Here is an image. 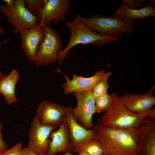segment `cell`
<instances>
[{
    "instance_id": "f546056e",
    "label": "cell",
    "mask_w": 155,
    "mask_h": 155,
    "mask_svg": "<svg viewBox=\"0 0 155 155\" xmlns=\"http://www.w3.org/2000/svg\"><path fill=\"white\" fill-rule=\"evenodd\" d=\"M77 154L78 155H90L86 152L83 150L80 151Z\"/></svg>"
},
{
    "instance_id": "ffe728a7",
    "label": "cell",
    "mask_w": 155,
    "mask_h": 155,
    "mask_svg": "<svg viewBox=\"0 0 155 155\" xmlns=\"http://www.w3.org/2000/svg\"><path fill=\"white\" fill-rule=\"evenodd\" d=\"M95 113H100L107 111L112 101L111 95L107 93L100 95L95 99Z\"/></svg>"
},
{
    "instance_id": "2e32d148",
    "label": "cell",
    "mask_w": 155,
    "mask_h": 155,
    "mask_svg": "<svg viewBox=\"0 0 155 155\" xmlns=\"http://www.w3.org/2000/svg\"><path fill=\"white\" fill-rule=\"evenodd\" d=\"M53 131L50 135L51 140L46 155H55L58 153L72 152V146L67 124L63 123Z\"/></svg>"
},
{
    "instance_id": "83f0119b",
    "label": "cell",
    "mask_w": 155,
    "mask_h": 155,
    "mask_svg": "<svg viewBox=\"0 0 155 155\" xmlns=\"http://www.w3.org/2000/svg\"><path fill=\"white\" fill-rule=\"evenodd\" d=\"M3 1L5 3V5L9 7L13 6L15 2L14 0H3Z\"/></svg>"
},
{
    "instance_id": "7a4b0ae2",
    "label": "cell",
    "mask_w": 155,
    "mask_h": 155,
    "mask_svg": "<svg viewBox=\"0 0 155 155\" xmlns=\"http://www.w3.org/2000/svg\"><path fill=\"white\" fill-rule=\"evenodd\" d=\"M112 101L109 109L96 120L97 124L119 129L135 130L145 118L128 109L121 96L115 92L111 94Z\"/></svg>"
},
{
    "instance_id": "4dcf8cb0",
    "label": "cell",
    "mask_w": 155,
    "mask_h": 155,
    "mask_svg": "<svg viewBox=\"0 0 155 155\" xmlns=\"http://www.w3.org/2000/svg\"><path fill=\"white\" fill-rule=\"evenodd\" d=\"M37 155H46L43 154H37ZM63 155H73V153L71 152H68L66 153H65V154Z\"/></svg>"
},
{
    "instance_id": "ac0fdd59",
    "label": "cell",
    "mask_w": 155,
    "mask_h": 155,
    "mask_svg": "<svg viewBox=\"0 0 155 155\" xmlns=\"http://www.w3.org/2000/svg\"><path fill=\"white\" fill-rule=\"evenodd\" d=\"M20 78L19 72L13 69L0 81V94L8 104L16 103L17 99L15 94V87Z\"/></svg>"
},
{
    "instance_id": "484cf974",
    "label": "cell",
    "mask_w": 155,
    "mask_h": 155,
    "mask_svg": "<svg viewBox=\"0 0 155 155\" xmlns=\"http://www.w3.org/2000/svg\"><path fill=\"white\" fill-rule=\"evenodd\" d=\"M145 118H150L155 119V109L152 108L146 116Z\"/></svg>"
},
{
    "instance_id": "e0dca14e",
    "label": "cell",
    "mask_w": 155,
    "mask_h": 155,
    "mask_svg": "<svg viewBox=\"0 0 155 155\" xmlns=\"http://www.w3.org/2000/svg\"><path fill=\"white\" fill-rule=\"evenodd\" d=\"M113 16L125 17L133 20L137 19L143 20L146 17H154L155 10L152 2L146 4L142 8L133 9L130 8L122 0L119 6V9L115 11Z\"/></svg>"
},
{
    "instance_id": "9c48e42d",
    "label": "cell",
    "mask_w": 155,
    "mask_h": 155,
    "mask_svg": "<svg viewBox=\"0 0 155 155\" xmlns=\"http://www.w3.org/2000/svg\"><path fill=\"white\" fill-rule=\"evenodd\" d=\"M70 0H46L43 8L37 14L38 21L43 20L45 24L50 26L65 20V16L71 9Z\"/></svg>"
},
{
    "instance_id": "7402d4cb",
    "label": "cell",
    "mask_w": 155,
    "mask_h": 155,
    "mask_svg": "<svg viewBox=\"0 0 155 155\" xmlns=\"http://www.w3.org/2000/svg\"><path fill=\"white\" fill-rule=\"evenodd\" d=\"M26 9L32 14H37L44 7L46 0H24Z\"/></svg>"
},
{
    "instance_id": "44dd1931",
    "label": "cell",
    "mask_w": 155,
    "mask_h": 155,
    "mask_svg": "<svg viewBox=\"0 0 155 155\" xmlns=\"http://www.w3.org/2000/svg\"><path fill=\"white\" fill-rule=\"evenodd\" d=\"M81 150L85 151L90 155H104V151L103 148L94 138L82 146L79 152Z\"/></svg>"
},
{
    "instance_id": "5bb4252c",
    "label": "cell",
    "mask_w": 155,
    "mask_h": 155,
    "mask_svg": "<svg viewBox=\"0 0 155 155\" xmlns=\"http://www.w3.org/2000/svg\"><path fill=\"white\" fill-rule=\"evenodd\" d=\"M155 85L145 93L130 94L126 92L121 96L124 103L130 111L146 117L155 104L153 94Z\"/></svg>"
},
{
    "instance_id": "836d02e7",
    "label": "cell",
    "mask_w": 155,
    "mask_h": 155,
    "mask_svg": "<svg viewBox=\"0 0 155 155\" xmlns=\"http://www.w3.org/2000/svg\"><path fill=\"white\" fill-rule=\"evenodd\" d=\"M2 152H0V154Z\"/></svg>"
},
{
    "instance_id": "603a6c76",
    "label": "cell",
    "mask_w": 155,
    "mask_h": 155,
    "mask_svg": "<svg viewBox=\"0 0 155 155\" xmlns=\"http://www.w3.org/2000/svg\"><path fill=\"white\" fill-rule=\"evenodd\" d=\"M22 144L18 142L11 148L1 153L0 155H22Z\"/></svg>"
},
{
    "instance_id": "cb8c5ba5",
    "label": "cell",
    "mask_w": 155,
    "mask_h": 155,
    "mask_svg": "<svg viewBox=\"0 0 155 155\" xmlns=\"http://www.w3.org/2000/svg\"><path fill=\"white\" fill-rule=\"evenodd\" d=\"M3 128L2 123H0V152L2 153L7 151L8 149L6 143L4 141L2 131Z\"/></svg>"
},
{
    "instance_id": "5b68a950",
    "label": "cell",
    "mask_w": 155,
    "mask_h": 155,
    "mask_svg": "<svg viewBox=\"0 0 155 155\" xmlns=\"http://www.w3.org/2000/svg\"><path fill=\"white\" fill-rule=\"evenodd\" d=\"M43 22L44 37L37 48L34 61L37 65L46 66L58 60L62 50V40L58 33Z\"/></svg>"
},
{
    "instance_id": "4316f807",
    "label": "cell",
    "mask_w": 155,
    "mask_h": 155,
    "mask_svg": "<svg viewBox=\"0 0 155 155\" xmlns=\"http://www.w3.org/2000/svg\"><path fill=\"white\" fill-rule=\"evenodd\" d=\"M130 8L135 9V7L134 0H123Z\"/></svg>"
},
{
    "instance_id": "277c9868",
    "label": "cell",
    "mask_w": 155,
    "mask_h": 155,
    "mask_svg": "<svg viewBox=\"0 0 155 155\" xmlns=\"http://www.w3.org/2000/svg\"><path fill=\"white\" fill-rule=\"evenodd\" d=\"M80 20L94 31L104 35L119 36L125 33H130L134 30L133 20L123 17H102L97 15L86 18L76 14Z\"/></svg>"
},
{
    "instance_id": "ba28073f",
    "label": "cell",
    "mask_w": 155,
    "mask_h": 155,
    "mask_svg": "<svg viewBox=\"0 0 155 155\" xmlns=\"http://www.w3.org/2000/svg\"><path fill=\"white\" fill-rule=\"evenodd\" d=\"M57 126L41 124L34 117L29 130L28 147L37 154H45L51 140V134Z\"/></svg>"
},
{
    "instance_id": "52a82bcc",
    "label": "cell",
    "mask_w": 155,
    "mask_h": 155,
    "mask_svg": "<svg viewBox=\"0 0 155 155\" xmlns=\"http://www.w3.org/2000/svg\"><path fill=\"white\" fill-rule=\"evenodd\" d=\"M77 104L72 109L73 117L77 122L85 128L91 129L94 125L92 117L95 113V99L91 90L73 93Z\"/></svg>"
},
{
    "instance_id": "1f68e13d",
    "label": "cell",
    "mask_w": 155,
    "mask_h": 155,
    "mask_svg": "<svg viewBox=\"0 0 155 155\" xmlns=\"http://www.w3.org/2000/svg\"><path fill=\"white\" fill-rule=\"evenodd\" d=\"M5 76V75L1 71H0V81ZM1 94H0V95Z\"/></svg>"
},
{
    "instance_id": "9a60e30c",
    "label": "cell",
    "mask_w": 155,
    "mask_h": 155,
    "mask_svg": "<svg viewBox=\"0 0 155 155\" xmlns=\"http://www.w3.org/2000/svg\"><path fill=\"white\" fill-rule=\"evenodd\" d=\"M65 123L68 126L72 146V153L78 152L80 148L94 138L92 129H88L79 124L74 119L71 106H68Z\"/></svg>"
},
{
    "instance_id": "d6986e66",
    "label": "cell",
    "mask_w": 155,
    "mask_h": 155,
    "mask_svg": "<svg viewBox=\"0 0 155 155\" xmlns=\"http://www.w3.org/2000/svg\"><path fill=\"white\" fill-rule=\"evenodd\" d=\"M112 74V73L110 71L107 72L106 74L97 82L92 89L91 92L95 99L100 95L107 93L109 87L108 80Z\"/></svg>"
},
{
    "instance_id": "8992f818",
    "label": "cell",
    "mask_w": 155,
    "mask_h": 155,
    "mask_svg": "<svg viewBox=\"0 0 155 155\" xmlns=\"http://www.w3.org/2000/svg\"><path fill=\"white\" fill-rule=\"evenodd\" d=\"M0 11L6 17L13 32L19 33L22 29L30 28L38 23L36 15L32 14L26 8L24 0H16L14 5H0Z\"/></svg>"
},
{
    "instance_id": "30bf717a",
    "label": "cell",
    "mask_w": 155,
    "mask_h": 155,
    "mask_svg": "<svg viewBox=\"0 0 155 155\" xmlns=\"http://www.w3.org/2000/svg\"><path fill=\"white\" fill-rule=\"evenodd\" d=\"M43 23L41 20L34 26L22 29L19 32L21 48L27 59L32 62H34L37 48L44 37Z\"/></svg>"
},
{
    "instance_id": "e575fe53",
    "label": "cell",
    "mask_w": 155,
    "mask_h": 155,
    "mask_svg": "<svg viewBox=\"0 0 155 155\" xmlns=\"http://www.w3.org/2000/svg\"><path fill=\"white\" fill-rule=\"evenodd\" d=\"M76 155H78L77 154Z\"/></svg>"
},
{
    "instance_id": "f1b7e54d",
    "label": "cell",
    "mask_w": 155,
    "mask_h": 155,
    "mask_svg": "<svg viewBox=\"0 0 155 155\" xmlns=\"http://www.w3.org/2000/svg\"><path fill=\"white\" fill-rule=\"evenodd\" d=\"M145 0H134L135 7V9H137L141 4Z\"/></svg>"
},
{
    "instance_id": "6da1fadb",
    "label": "cell",
    "mask_w": 155,
    "mask_h": 155,
    "mask_svg": "<svg viewBox=\"0 0 155 155\" xmlns=\"http://www.w3.org/2000/svg\"><path fill=\"white\" fill-rule=\"evenodd\" d=\"M136 129H119L97 124L92 128L94 139L103 148L104 155H138Z\"/></svg>"
},
{
    "instance_id": "d6a6232c",
    "label": "cell",
    "mask_w": 155,
    "mask_h": 155,
    "mask_svg": "<svg viewBox=\"0 0 155 155\" xmlns=\"http://www.w3.org/2000/svg\"><path fill=\"white\" fill-rule=\"evenodd\" d=\"M5 32L4 29L0 25V34H3Z\"/></svg>"
},
{
    "instance_id": "4fadbf2b",
    "label": "cell",
    "mask_w": 155,
    "mask_h": 155,
    "mask_svg": "<svg viewBox=\"0 0 155 155\" xmlns=\"http://www.w3.org/2000/svg\"><path fill=\"white\" fill-rule=\"evenodd\" d=\"M136 130L138 155H155V119H144Z\"/></svg>"
},
{
    "instance_id": "8fae6325",
    "label": "cell",
    "mask_w": 155,
    "mask_h": 155,
    "mask_svg": "<svg viewBox=\"0 0 155 155\" xmlns=\"http://www.w3.org/2000/svg\"><path fill=\"white\" fill-rule=\"evenodd\" d=\"M68 109V107L43 100L38 106L35 117L41 124L57 126L65 123Z\"/></svg>"
},
{
    "instance_id": "d4e9b609",
    "label": "cell",
    "mask_w": 155,
    "mask_h": 155,
    "mask_svg": "<svg viewBox=\"0 0 155 155\" xmlns=\"http://www.w3.org/2000/svg\"><path fill=\"white\" fill-rule=\"evenodd\" d=\"M22 155H37V154L26 146L22 149Z\"/></svg>"
},
{
    "instance_id": "7c38bea8",
    "label": "cell",
    "mask_w": 155,
    "mask_h": 155,
    "mask_svg": "<svg viewBox=\"0 0 155 155\" xmlns=\"http://www.w3.org/2000/svg\"><path fill=\"white\" fill-rule=\"evenodd\" d=\"M57 71L61 73L65 77V81L62 85L64 93L66 95L72 93L91 90L96 84L106 74L104 70L97 71L93 75L88 77L79 76L72 73L70 79L67 75L63 74L59 68Z\"/></svg>"
},
{
    "instance_id": "3957f363",
    "label": "cell",
    "mask_w": 155,
    "mask_h": 155,
    "mask_svg": "<svg viewBox=\"0 0 155 155\" xmlns=\"http://www.w3.org/2000/svg\"><path fill=\"white\" fill-rule=\"evenodd\" d=\"M65 23L69 30L70 35L67 45L59 53V65L66 57L69 50L76 45L80 44L103 45L117 40L119 37L96 33L76 16L73 20L70 21L65 20Z\"/></svg>"
}]
</instances>
